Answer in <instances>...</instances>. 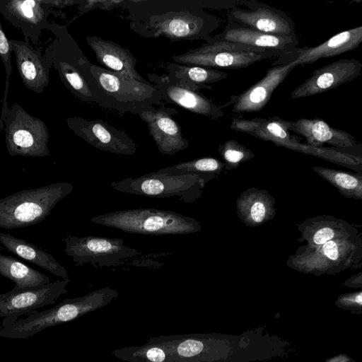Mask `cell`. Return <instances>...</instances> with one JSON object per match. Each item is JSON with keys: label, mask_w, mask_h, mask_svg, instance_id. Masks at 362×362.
<instances>
[{"label": "cell", "mask_w": 362, "mask_h": 362, "mask_svg": "<svg viewBox=\"0 0 362 362\" xmlns=\"http://www.w3.org/2000/svg\"><path fill=\"white\" fill-rule=\"evenodd\" d=\"M168 362H251L288 356V343L264 333L263 328L240 335L220 333L156 337Z\"/></svg>", "instance_id": "1"}, {"label": "cell", "mask_w": 362, "mask_h": 362, "mask_svg": "<svg viewBox=\"0 0 362 362\" xmlns=\"http://www.w3.org/2000/svg\"><path fill=\"white\" fill-rule=\"evenodd\" d=\"M122 5L129 11L131 29L146 38L206 41L220 25L218 17L200 5L172 4L170 10L148 1H122Z\"/></svg>", "instance_id": "2"}, {"label": "cell", "mask_w": 362, "mask_h": 362, "mask_svg": "<svg viewBox=\"0 0 362 362\" xmlns=\"http://www.w3.org/2000/svg\"><path fill=\"white\" fill-rule=\"evenodd\" d=\"M78 71L93 96L95 103L119 114L138 115L144 109L163 104L160 93L150 82L126 79L90 62L83 54Z\"/></svg>", "instance_id": "3"}, {"label": "cell", "mask_w": 362, "mask_h": 362, "mask_svg": "<svg viewBox=\"0 0 362 362\" xmlns=\"http://www.w3.org/2000/svg\"><path fill=\"white\" fill-rule=\"evenodd\" d=\"M117 297V291L106 286L81 297L65 299L45 310H35L21 317H6L0 325V337L28 339L45 329L103 308Z\"/></svg>", "instance_id": "4"}, {"label": "cell", "mask_w": 362, "mask_h": 362, "mask_svg": "<svg viewBox=\"0 0 362 362\" xmlns=\"http://www.w3.org/2000/svg\"><path fill=\"white\" fill-rule=\"evenodd\" d=\"M90 221L95 224L139 235H187L202 230L200 223L192 217L151 208L111 211L94 216Z\"/></svg>", "instance_id": "5"}, {"label": "cell", "mask_w": 362, "mask_h": 362, "mask_svg": "<svg viewBox=\"0 0 362 362\" xmlns=\"http://www.w3.org/2000/svg\"><path fill=\"white\" fill-rule=\"evenodd\" d=\"M362 233L330 240L317 246H300L288 257L286 265L297 272L315 276L333 275L362 267Z\"/></svg>", "instance_id": "6"}, {"label": "cell", "mask_w": 362, "mask_h": 362, "mask_svg": "<svg viewBox=\"0 0 362 362\" xmlns=\"http://www.w3.org/2000/svg\"><path fill=\"white\" fill-rule=\"evenodd\" d=\"M73 189L71 183L57 182L0 199V228H21L40 223Z\"/></svg>", "instance_id": "7"}, {"label": "cell", "mask_w": 362, "mask_h": 362, "mask_svg": "<svg viewBox=\"0 0 362 362\" xmlns=\"http://www.w3.org/2000/svg\"><path fill=\"white\" fill-rule=\"evenodd\" d=\"M1 119L4 122L6 147L11 156L45 157L50 155L48 148L49 134L43 120L32 116L17 103L10 107L6 105Z\"/></svg>", "instance_id": "8"}, {"label": "cell", "mask_w": 362, "mask_h": 362, "mask_svg": "<svg viewBox=\"0 0 362 362\" xmlns=\"http://www.w3.org/2000/svg\"><path fill=\"white\" fill-rule=\"evenodd\" d=\"M205 185L196 175H170L157 171L110 184L122 193L159 199L177 197L185 203L197 202Z\"/></svg>", "instance_id": "9"}, {"label": "cell", "mask_w": 362, "mask_h": 362, "mask_svg": "<svg viewBox=\"0 0 362 362\" xmlns=\"http://www.w3.org/2000/svg\"><path fill=\"white\" fill-rule=\"evenodd\" d=\"M48 30L54 37L45 47V57L76 98L83 103H95L92 93L78 71L79 60L84 54L78 43L64 25L53 22Z\"/></svg>", "instance_id": "10"}, {"label": "cell", "mask_w": 362, "mask_h": 362, "mask_svg": "<svg viewBox=\"0 0 362 362\" xmlns=\"http://www.w3.org/2000/svg\"><path fill=\"white\" fill-rule=\"evenodd\" d=\"M64 241V252L77 266L90 264L100 268L118 267L139 254L136 249L125 245L121 238L69 235Z\"/></svg>", "instance_id": "11"}, {"label": "cell", "mask_w": 362, "mask_h": 362, "mask_svg": "<svg viewBox=\"0 0 362 362\" xmlns=\"http://www.w3.org/2000/svg\"><path fill=\"white\" fill-rule=\"evenodd\" d=\"M269 54L253 52L230 51L223 42H205L199 47L188 49L183 54L174 55V63L194 65L211 69H245L257 62L274 58Z\"/></svg>", "instance_id": "12"}, {"label": "cell", "mask_w": 362, "mask_h": 362, "mask_svg": "<svg viewBox=\"0 0 362 362\" xmlns=\"http://www.w3.org/2000/svg\"><path fill=\"white\" fill-rule=\"evenodd\" d=\"M65 121L77 136L98 149L127 156L136 151V144L127 134L103 120L69 117Z\"/></svg>", "instance_id": "13"}, {"label": "cell", "mask_w": 362, "mask_h": 362, "mask_svg": "<svg viewBox=\"0 0 362 362\" xmlns=\"http://www.w3.org/2000/svg\"><path fill=\"white\" fill-rule=\"evenodd\" d=\"M242 5L246 8L236 6L228 9V22L274 35L296 34L294 22L284 11L255 0H243Z\"/></svg>", "instance_id": "14"}, {"label": "cell", "mask_w": 362, "mask_h": 362, "mask_svg": "<svg viewBox=\"0 0 362 362\" xmlns=\"http://www.w3.org/2000/svg\"><path fill=\"white\" fill-rule=\"evenodd\" d=\"M70 279L23 289H14L0 294V317H21L37 308L56 303L67 293Z\"/></svg>", "instance_id": "15"}, {"label": "cell", "mask_w": 362, "mask_h": 362, "mask_svg": "<svg viewBox=\"0 0 362 362\" xmlns=\"http://www.w3.org/2000/svg\"><path fill=\"white\" fill-rule=\"evenodd\" d=\"M52 6L48 0H0V13L25 40L37 45L43 30H48Z\"/></svg>", "instance_id": "16"}, {"label": "cell", "mask_w": 362, "mask_h": 362, "mask_svg": "<svg viewBox=\"0 0 362 362\" xmlns=\"http://www.w3.org/2000/svg\"><path fill=\"white\" fill-rule=\"evenodd\" d=\"M153 86L160 93L163 99L192 113L209 119H218L224 115L220 105L200 91L194 90L179 84L168 74H148Z\"/></svg>", "instance_id": "17"}, {"label": "cell", "mask_w": 362, "mask_h": 362, "mask_svg": "<svg viewBox=\"0 0 362 362\" xmlns=\"http://www.w3.org/2000/svg\"><path fill=\"white\" fill-rule=\"evenodd\" d=\"M177 112L174 107L150 106L138 114L147 124L149 135L163 154L173 156L189 146L180 124L173 118Z\"/></svg>", "instance_id": "18"}, {"label": "cell", "mask_w": 362, "mask_h": 362, "mask_svg": "<svg viewBox=\"0 0 362 362\" xmlns=\"http://www.w3.org/2000/svg\"><path fill=\"white\" fill-rule=\"evenodd\" d=\"M362 64L355 59H341L315 70L312 76L296 87L291 99L313 96L332 90L361 75Z\"/></svg>", "instance_id": "19"}, {"label": "cell", "mask_w": 362, "mask_h": 362, "mask_svg": "<svg viewBox=\"0 0 362 362\" xmlns=\"http://www.w3.org/2000/svg\"><path fill=\"white\" fill-rule=\"evenodd\" d=\"M362 42V26L339 33L316 47H296L272 63V66L286 65L296 66L315 62L322 58H329L356 49Z\"/></svg>", "instance_id": "20"}, {"label": "cell", "mask_w": 362, "mask_h": 362, "mask_svg": "<svg viewBox=\"0 0 362 362\" xmlns=\"http://www.w3.org/2000/svg\"><path fill=\"white\" fill-rule=\"evenodd\" d=\"M295 67L292 63L272 66L262 79L243 93L231 95L227 103L220 105L221 108L229 107L235 114L260 111L268 103L275 89Z\"/></svg>", "instance_id": "21"}, {"label": "cell", "mask_w": 362, "mask_h": 362, "mask_svg": "<svg viewBox=\"0 0 362 362\" xmlns=\"http://www.w3.org/2000/svg\"><path fill=\"white\" fill-rule=\"evenodd\" d=\"M230 127L232 130L250 134L276 146L308 154L309 146L301 143L288 129L286 119L278 116L245 119L235 117Z\"/></svg>", "instance_id": "22"}, {"label": "cell", "mask_w": 362, "mask_h": 362, "mask_svg": "<svg viewBox=\"0 0 362 362\" xmlns=\"http://www.w3.org/2000/svg\"><path fill=\"white\" fill-rule=\"evenodd\" d=\"M286 123L289 131L303 136L306 140V144L313 147H322L327 144L337 151L353 155H355L354 151L361 148L352 134L332 127L320 118L286 120Z\"/></svg>", "instance_id": "23"}, {"label": "cell", "mask_w": 362, "mask_h": 362, "mask_svg": "<svg viewBox=\"0 0 362 362\" xmlns=\"http://www.w3.org/2000/svg\"><path fill=\"white\" fill-rule=\"evenodd\" d=\"M8 42L23 84L28 90L42 93L49 85L51 62L25 40L12 39Z\"/></svg>", "instance_id": "24"}, {"label": "cell", "mask_w": 362, "mask_h": 362, "mask_svg": "<svg viewBox=\"0 0 362 362\" xmlns=\"http://www.w3.org/2000/svg\"><path fill=\"white\" fill-rule=\"evenodd\" d=\"M205 42L239 43L284 54L292 52L298 45L296 34L288 36L274 35L228 21L221 33L209 37Z\"/></svg>", "instance_id": "25"}, {"label": "cell", "mask_w": 362, "mask_h": 362, "mask_svg": "<svg viewBox=\"0 0 362 362\" xmlns=\"http://www.w3.org/2000/svg\"><path fill=\"white\" fill-rule=\"evenodd\" d=\"M86 40L103 67L126 79L148 82L136 71V59L129 49L95 35L87 36Z\"/></svg>", "instance_id": "26"}, {"label": "cell", "mask_w": 362, "mask_h": 362, "mask_svg": "<svg viewBox=\"0 0 362 362\" xmlns=\"http://www.w3.org/2000/svg\"><path fill=\"white\" fill-rule=\"evenodd\" d=\"M301 238L298 242L317 247L337 239L348 238L359 233L358 229L347 221L329 215L308 218L296 225Z\"/></svg>", "instance_id": "27"}, {"label": "cell", "mask_w": 362, "mask_h": 362, "mask_svg": "<svg viewBox=\"0 0 362 362\" xmlns=\"http://www.w3.org/2000/svg\"><path fill=\"white\" fill-rule=\"evenodd\" d=\"M275 203V198L267 190L250 187L236 200L237 215L246 226L258 227L274 218Z\"/></svg>", "instance_id": "28"}, {"label": "cell", "mask_w": 362, "mask_h": 362, "mask_svg": "<svg viewBox=\"0 0 362 362\" xmlns=\"http://www.w3.org/2000/svg\"><path fill=\"white\" fill-rule=\"evenodd\" d=\"M0 244L13 254L36 264L52 274L63 279H69L64 266L52 255L35 245L11 234L4 233H0Z\"/></svg>", "instance_id": "29"}, {"label": "cell", "mask_w": 362, "mask_h": 362, "mask_svg": "<svg viewBox=\"0 0 362 362\" xmlns=\"http://www.w3.org/2000/svg\"><path fill=\"white\" fill-rule=\"evenodd\" d=\"M165 68L167 74L179 84L198 91L202 89L211 90V83L226 79L228 76L223 71L200 66L168 62Z\"/></svg>", "instance_id": "30"}, {"label": "cell", "mask_w": 362, "mask_h": 362, "mask_svg": "<svg viewBox=\"0 0 362 362\" xmlns=\"http://www.w3.org/2000/svg\"><path fill=\"white\" fill-rule=\"evenodd\" d=\"M0 275L13 281L14 289L31 288L51 282L47 275L2 254H0Z\"/></svg>", "instance_id": "31"}, {"label": "cell", "mask_w": 362, "mask_h": 362, "mask_svg": "<svg viewBox=\"0 0 362 362\" xmlns=\"http://www.w3.org/2000/svg\"><path fill=\"white\" fill-rule=\"evenodd\" d=\"M223 170V161L214 157H202L161 168L157 172L170 175H196L206 184L216 179Z\"/></svg>", "instance_id": "32"}, {"label": "cell", "mask_w": 362, "mask_h": 362, "mask_svg": "<svg viewBox=\"0 0 362 362\" xmlns=\"http://www.w3.org/2000/svg\"><path fill=\"white\" fill-rule=\"evenodd\" d=\"M313 170L333 185L342 196L362 201L361 173L346 172L321 166H313Z\"/></svg>", "instance_id": "33"}, {"label": "cell", "mask_w": 362, "mask_h": 362, "mask_svg": "<svg viewBox=\"0 0 362 362\" xmlns=\"http://www.w3.org/2000/svg\"><path fill=\"white\" fill-rule=\"evenodd\" d=\"M113 354L127 362H168L167 350L156 337L149 339L141 346L115 349Z\"/></svg>", "instance_id": "34"}, {"label": "cell", "mask_w": 362, "mask_h": 362, "mask_svg": "<svg viewBox=\"0 0 362 362\" xmlns=\"http://www.w3.org/2000/svg\"><path fill=\"white\" fill-rule=\"evenodd\" d=\"M218 152L223 158L225 170L235 169L255 157V153L250 149L235 139H229L219 144Z\"/></svg>", "instance_id": "35"}, {"label": "cell", "mask_w": 362, "mask_h": 362, "mask_svg": "<svg viewBox=\"0 0 362 362\" xmlns=\"http://www.w3.org/2000/svg\"><path fill=\"white\" fill-rule=\"evenodd\" d=\"M335 305L341 309L350 310L354 314L362 313V291L343 293L335 300Z\"/></svg>", "instance_id": "36"}, {"label": "cell", "mask_w": 362, "mask_h": 362, "mask_svg": "<svg viewBox=\"0 0 362 362\" xmlns=\"http://www.w3.org/2000/svg\"><path fill=\"white\" fill-rule=\"evenodd\" d=\"M11 52V50L8 40L7 39L3 30L1 24L0 23V57L4 65L7 81L9 80L10 76L12 73Z\"/></svg>", "instance_id": "37"}, {"label": "cell", "mask_w": 362, "mask_h": 362, "mask_svg": "<svg viewBox=\"0 0 362 362\" xmlns=\"http://www.w3.org/2000/svg\"><path fill=\"white\" fill-rule=\"evenodd\" d=\"M343 286H347L351 288H362V272H360L349 279H347L344 283Z\"/></svg>", "instance_id": "38"}, {"label": "cell", "mask_w": 362, "mask_h": 362, "mask_svg": "<svg viewBox=\"0 0 362 362\" xmlns=\"http://www.w3.org/2000/svg\"><path fill=\"white\" fill-rule=\"evenodd\" d=\"M325 362H353V359L346 354H339L327 358Z\"/></svg>", "instance_id": "39"}, {"label": "cell", "mask_w": 362, "mask_h": 362, "mask_svg": "<svg viewBox=\"0 0 362 362\" xmlns=\"http://www.w3.org/2000/svg\"><path fill=\"white\" fill-rule=\"evenodd\" d=\"M0 185H1V183H0Z\"/></svg>", "instance_id": "40"}]
</instances>
